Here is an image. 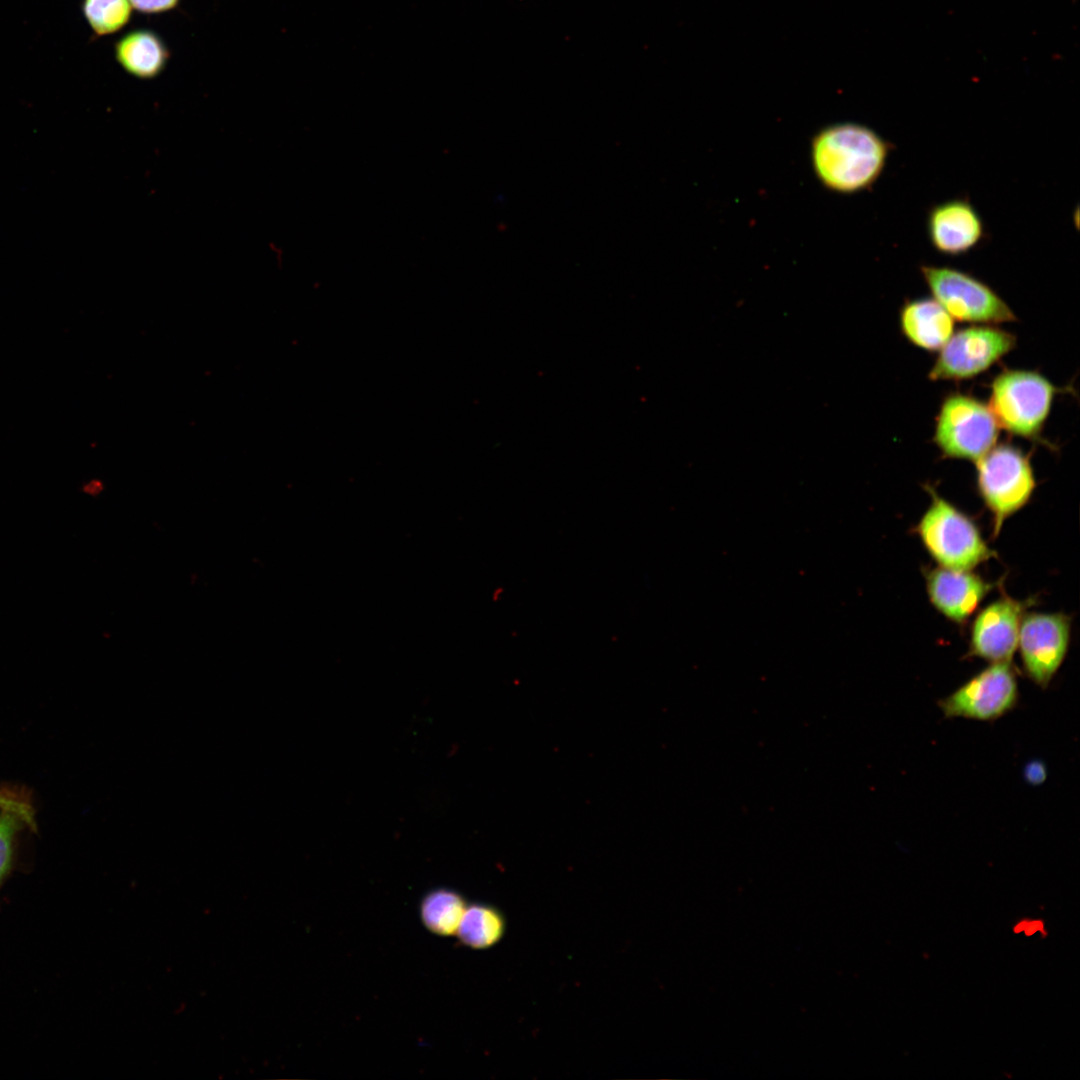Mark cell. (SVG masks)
<instances>
[{"label":"cell","instance_id":"obj_12","mask_svg":"<svg viewBox=\"0 0 1080 1080\" xmlns=\"http://www.w3.org/2000/svg\"><path fill=\"white\" fill-rule=\"evenodd\" d=\"M926 591L934 608L950 621L963 624L974 614L982 600L994 588L972 570L943 567L924 572Z\"/></svg>","mask_w":1080,"mask_h":1080},{"label":"cell","instance_id":"obj_19","mask_svg":"<svg viewBox=\"0 0 1080 1080\" xmlns=\"http://www.w3.org/2000/svg\"><path fill=\"white\" fill-rule=\"evenodd\" d=\"M0 810L13 811L22 816L30 828H35L36 826L34 811L30 802L1 789Z\"/></svg>","mask_w":1080,"mask_h":1080},{"label":"cell","instance_id":"obj_1","mask_svg":"<svg viewBox=\"0 0 1080 1080\" xmlns=\"http://www.w3.org/2000/svg\"><path fill=\"white\" fill-rule=\"evenodd\" d=\"M893 145L858 123L833 124L811 141V161L818 180L829 190L852 194L869 189L882 174Z\"/></svg>","mask_w":1080,"mask_h":1080},{"label":"cell","instance_id":"obj_18","mask_svg":"<svg viewBox=\"0 0 1080 1080\" xmlns=\"http://www.w3.org/2000/svg\"><path fill=\"white\" fill-rule=\"evenodd\" d=\"M25 827L29 825L22 816L13 811L0 810V887L13 869L17 842Z\"/></svg>","mask_w":1080,"mask_h":1080},{"label":"cell","instance_id":"obj_9","mask_svg":"<svg viewBox=\"0 0 1080 1080\" xmlns=\"http://www.w3.org/2000/svg\"><path fill=\"white\" fill-rule=\"evenodd\" d=\"M1071 618L1060 612L1025 613L1017 649L1028 678L1041 688L1049 686L1061 667L1070 644Z\"/></svg>","mask_w":1080,"mask_h":1080},{"label":"cell","instance_id":"obj_8","mask_svg":"<svg viewBox=\"0 0 1080 1080\" xmlns=\"http://www.w3.org/2000/svg\"><path fill=\"white\" fill-rule=\"evenodd\" d=\"M1016 337L991 325H972L949 338L939 350L928 377L933 381L966 380L984 372L1014 349Z\"/></svg>","mask_w":1080,"mask_h":1080},{"label":"cell","instance_id":"obj_11","mask_svg":"<svg viewBox=\"0 0 1080 1080\" xmlns=\"http://www.w3.org/2000/svg\"><path fill=\"white\" fill-rule=\"evenodd\" d=\"M927 234L932 247L946 256H961L975 249L985 235L978 210L965 198L937 203L927 214Z\"/></svg>","mask_w":1080,"mask_h":1080},{"label":"cell","instance_id":"obj_17","mask_svg":"<svg viewBox=\"0 0 1080 1080\" xmlns=\"http://www.w3.org/2000/svg\"><path fill=\"white\" fill-rule=\"evenodd\" d=\"M81 9L97 37L120 32L130 23L133 13L130 0H82Z\"/></svg>","mask_w":1080,"mask_h":1080},{"label":"cell","instance_id":"obj_5","mask_svg":"<svg viewBox=\"0 0 1080 1080\" xmlns=\"http://www.w3.org/2000/svg\"><path fill=\"white\" fill-rule=\"evenodd\" d=\"M998 429L988 405L951 393L939 408L933 440L943 457L976 462L996 444Z\"/></svg>","mask_w":1080,"mask_h":1080},{"label":"cell","instance_id":"obj_4","mask_svg":"<svg viewBox=\"0 0 1080 1080\" xmlns=\"http://www.w3.org/2000/svg\"><path fill=\"white\" fill-rule=\"evenodd\" d=\"M976 484L986 508L992 514L993 536L1004 522L1031 499L1036 479L1029 455L1003 443L994 445L976 461Z\"/></svg>","mask_w":1080,"mask_h":1080},{"label":"cell","instance_id":"obj_21","mask_svg":"<svg viewBox=\"0 0 1080 1080\" xmlns=\"http://www.w3.org/2000/svg\"><path fill=\"white\" fill-rule=\"evenodd\" d=\"M1025 777L1030 783L1039 784L1046 777L1045 767L1041 762H1031L1025 768Z\"/></svg>","mask_w":1080,"mask_h":1080},{"label":"cell","instance_id":"obj_2","mask_svg":"<svg viewBox=\"0 0 1080 1080\" xmlns=\"http://www.w3.org/2000/svg\"><path fill=\"white\" fill-rule=\"evenodd\" d=\"M931 503L914 530L940 567L973 570L996 557L973 519L927 485Z\"/></svg>","mask_w":1080,"mask_h":1080},{"label":"cell","instance_id":"obj_7","mask_svg":"<svg viewBox=\"0 0 1080 1080\" xmlns=\"http://www.w3.org/2000/svg\"><path fill=\"white\" fill-rule=\"evenodd\" d=\"M1019 699L1012 661L990 663L939 702L946 718L994 721L1012 711Z\"/></svg>","mask_w":1080,"mask_h":1080},{"label":"cell","instance_id":"obj_13","mask_svg":"<svg viewBox=\"0 0 1080 1080\" xmlns=\"http://www.w3.org/2000/svg\"><path fill=\"white\" fill-rule=\"evenodd\" d=\"M114 58L128 75L152 80L166 69L171 52L162 36L150 28H134L122 34L113 47Z\"/></svg>","mask_w":1080,"mask_h":1080},{"label":"cell","instance_id":"obj_6","mask_svg":"<svg viewBox=\"0 0 1080 1080\" xmlns=\"http://www.w3.org/2000/svg\"><path fill=\"white\" fill-rule=\"evenodd\" d=\"M920 273L933 298L955 320L988 325L1016 320L1000 295L970 273L933 265H921Z\"/></svg>","mask_w":1080,"mask_h":1080},{"label":"cell","instance_id":"obj_10","mask_svg":"<svg viewBox=\"0 0 1080 1080\" xmlns=\"http://www.w3.org/2000/svg\"><path fill=\"white\" fill-rule=\"evenodd\" d=\"M1028 604L1004 595L981 609L970 627L969 656L990 663L1011 661Z\"/></svg>","mask_w":1080,"mask_h":1080},{"label":"cell","instance_id":"obj_20","mask_svg":"<svg viewBox=\"0 0 1080 1080\" xmlns=\"http://www.w3.org/2000/svg\"><path fill=\"white\" fill-rule=\"evenodd\" d=\"M133 10L145 15H158L175 10L181 0H130Z\"/></svg>","mask_w":1080,"mask_h":1080},{"label":"cell","instance_id":"obj_16","mask_svg":"<svg viewBox=\"0 0 1080 1080\" xmlns=\"http://www.w3.org/2000/svg\"><path fill=\"white\" fill-rule=\"evenodd\" d=\"M505 919L494 906L483 903L467 905L457 930L460 941L473 949H486L503 937Z\"/></svg>","mask_w":1080,"mask_h":1080},{"label":"cell","instance_id":"obj_14","mask_svg":"<svg viewBox=\"0 0 1080 1080\" xmlns=\"http://www.w3.org/2000/svg\"><path fill=\"white\" fill-rule=\"evenodd\" d=\"M899 323L906 339L927 351H939L954 333V319L934 298L906 301Z\"/></svg>","mask_w":1080,"mask_h":1080},{"label":"cell","instance_id":"obj_15","mask_svg":"<svg viewBox=\"0 0 1080 1080\" xmlns=\"http://www.w3.org/2000/svg\"><path fill=\"white\" fill-rule=\"evenodd\" d=\"M466 907L465 899L458 892L439 888L425 895L420 905V916L424 926L432 933L452 936L457 933Z\"/></svg>","mask_w":1080,"mask_h":1080},{"label":"cell","instance_id":"obj_3","mask_svg":"<svg viewBox=\"0 0 1080 1080\" xmlns=\"http://www.w3.org/2000/svg\"><path fill=\"white\" fill-rule=\"evenodd\" d=\"M1059 389L1037 371L1005 369L991 383L988 407L999 427L1036 439Z\"/></svg>","mask_w":1080,"mask_h":1080}]
</instances>
